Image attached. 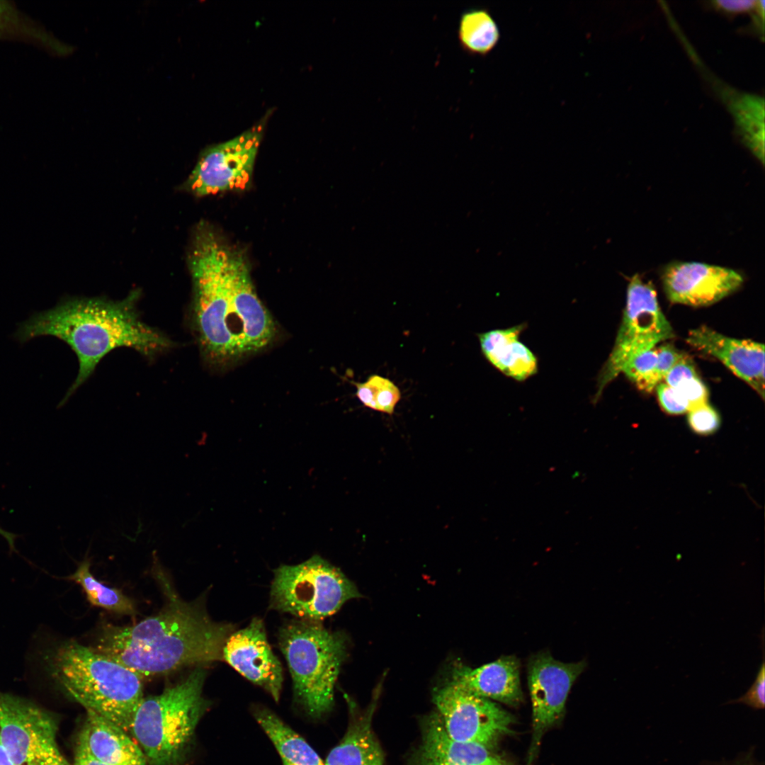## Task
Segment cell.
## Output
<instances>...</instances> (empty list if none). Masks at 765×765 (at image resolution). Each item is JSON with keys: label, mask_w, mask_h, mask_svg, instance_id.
<instances>
[{"label": "cell", "mask_w": 765, "mask_h": 765, "mask_svg": "<svg viewBox=\"0 0 765 765\" xmlns=\"http://www.w3.org/2000/svg\"><path fill=\"white\" fill-rule=\"evenodd\" d=\"M687 413L688 425L697 434L708 436L720 427V416L708 402L692 407Z\"/></svg>", "instance_id": "27"}, {"label": "cell", "mask_w": 765, "mask_h": 765, "mask_svg": "<svg viewBox=\"0 0 765 765\" xmlns=\"http://www.w3.org/2000/svg\"><path fill=\"white\" fill-rule=\"evenodd\" d=\"M139 298L138 290L120 300L69 297L51 309L33 313L18 325L13 336L21 344L54 336L76 356L77 375L58 407L66 403L113 350L129 348L152 359L174 347L166 334L142 319L137 307Z\"/></svg>", "instance_id": "3"}, {"label": "cell", "mask_w": 765, "mask_h": 765, "mask_svg": "<svg viewBox=\"0 0 765 765\" xmlns=\"http://www.w3.org/2000/svg\"><path fill=\"white\" fill-rule=\"evenodd\" d=\"M53 674L67 693L130 734L143 699L142 678L135 672L76 641L63 644L53 660Z\"/></svg>", "instance_id": "4"}, {"label": "cell", "mask_w": 765, "mask_h": 765, "mask_svg": "<svg viewBox=\"0 0 765 765\" xmlns=\"http://www.w3.org/2000/svg\"><path fill=\"white\" fill-rule=\"evenodd\" d=\"M761 1L756 0H717L713 1L719 9L731 13L756 12Z\"/></svg>", "instance_id": "33"}, {"label": "cell", "mask_w": 765, "mask_h": 765, "mask_svg": "<svg viewBox=\"0 0 765 765\" xmlns=\"http://www.w3.org/2000/svg\"><path fill=\"white\" fill-rule=\"evenodd\" d=\"M674 389L689 404L690 409L708 402L707 387L698 375L682 380Z\"/></svg>", "instance_id": "28"}, {"label": "cell", "mask_w": 765, "mask_h": 765, "mask_svg": "<svg viewBox=\"0 0 765 765\" xmlns=\"http://www.w3.org/2000/svg\"><path fill=\"white\" fill-rule=\"evenodd\" d=\"M457 35L459 45L465 52L484 57L497 47L501 33L489 10L473 7L461 13Z\"/></svg>", "instance_id": "21"}, {"label": "cell", "mask_w": 765, "mask_h": 765, "mask_svg": "<svg viewBox=\"0 0 765 765\" xmlns=\"http://www.w3.org/2000/svg\"><path fill=\"white\" fill-rule=\"evenodd\" d=\"M656 364V349L646 350L629 358L622 367L620 373H624L640 390L650 392L657 385Z\"/></svg>", "instance_id": "26"}, {"label": "cell", "mask_w": 765, "mask_h": 765, "mask_svg": "<svg viewBox=\"0 0 765 765\" xmlns=\"http://www.w3.org/2000/svg\"><path fill=\"white\" fill-rule=\"evenodd\" d=\"M656 387L659 403L666 412L671 414H681L688 412L689 404L675 389L665 382H659Z\"/></svg>", "instance_id": "29"}, {"label": "cell", "mask_w": 765, "mask_h": 765, "mask_svg": "<svg viewBox=\"0 0 765 765\" xmlns=\"http://www.w3.org/2000/svg\"><path fill=\"white\" fill-rule=\"evenodd\" d=\"M523 329V324H518L477 335L482 353L487 361L504 375L520 382L538 371L536 356L519 340Z\"/></svg>", "instance_id": "18"}, {"label": "cell", "mask_w": 765, "mask_h": 765, "mask_svg": "<svg viewBox=\"0 0 765 765\" xmlns=\"http://www.w3.org/2000/svg\"><path fill=\"white\" fill-rule=\"evenodd\" d=\"M188 261L189 322L204 361L221 368L270 345L277 327L255 290L244 254L203 225L196 231Z\"/></svg>", "instance_id": "1"}, {"label": "cell", "mask_w": 765, "mask_h": 765, "mask_svg": "<svg viewBox=\"0 0 765 765\" xmlns=\"http://www.w3.org/2000/svg\"><path fill=\"white\" fill-rule=\"evenodd\" d=\"M0 535L3 536L7 541L10 548L12 550H15L14 540L16 536L12 533L8 532L0 527Z\"/></svg>", "instance_id": "35"}, {"label": "cell", "mask_w": 765, "mask_h": 765, "mask_svg": "<svg viewBox=\"0 0 765 765\" xmlns=\"http://www.w3.org/2000/svg\"><path fill=\"white\" fill-rule=\"evenodd\" d=\"M91 559L87 556L79 564L76 570L67 577L80 584L88 601L98 606L117 613L133 616L136 610L133 602L121 590L110 588L97 580L90 571Z\"/></svg>", "instance_id": "24"}, {"label": "cell", "mask_w": 765, "mask_h": 765, "mask_svg": "<svg viewBox=\"0 0 765 765\" xmlns=\"http://www.w3.org/2000/svg\"><path fill=\"white\" fill-rule=\"evenodd\" d=\"M732 703H740L756 709H763L765 704V663H762L758 670L756 679L748 691Z\"/></svg>", "instance_id": "30"}, {"label": "cell", "mask_w": 765, "mask_h": 765, "mask_svg": "<svg viewBox=\"0 0 765 765\" xmlns=\"http://www.w3.org/2000/svg\"><path fill=\"white\" fill-rule=\"evenodd\" d=\"M661 277L670 302L691 307L714 304L743 283V277L733 269L696 261L671 262Z\"/></svg>", "instance_id": "13"}, {"label": "cell", "mask_w": 765, "mask_h": 765, "mask_svg": "<svg viewBox=\"0 0 765 765\" xmlns=\"http://www.w3.org/2000/svg\"><path fill=\"white\" fill-rule=\"evenodd\" d=\"M686 341L691 346L718 358L764 399L763 344L728 337L706 326L691 330Z\"/></svg>", "instance_id": "15"}, {"label": "cell", "mask_w": 765, "mask_h": 765, "mask_svg": "<svg viewBox=\"0 0 765 765\" xmlns=\"http://www.w3.org/2000/svg\"><path fill=\"white\" fill-rule=\"evenodd\" d=\"M222 659L276 702L279 701L283 668L269 645L261 619L254 618L245 628L234 630L225 642Z\"/></svg>", "instance_id": "14"}, {"label": "cell", "mask_w": 765, "mask_h": 765, "mask_svg": "<svg viewBox=\"0 0 765 765\" xmlns=\"http://www.w3.org/2000/svg\"><path fill=\"white\" fill-rule=\"evenodd\" d=\"M254 715L278 751L283 765H325L318 754L274 713L255 708Z\"/></svg>", "instance_id": "20"}, {"label": "cell", "mask_w": 765, "mask_h": 765, "mask_svg": "<svg viewBox=\"0 0 765 765\" xmlns=\"http://www.w3.org/2000/svg\"><path fill=\"white\" fill-rule=\"evenodd\" d=\"M0 765H15L10 756L0 743Z\"/></svg>", "instance_id": "36"}, {"label": "cell", "mask_w": 765, "mask_h": 765, "mask_svg": "<svg viewBox=\"0 0 765 765\" xmlns=\"http://www.w3.org/2000/svg\"><path fill=\"white\" fill-rule=\"evenodd\" d=\"M656 352L655 379L658 385L664 380L669 370L681 358L682 353L670 344L659 346L656 349Z\"/></svg>", "instance_id": "31"}, {"label": "cell", "mask_w": 765, "mask_h": 765, "mask_svg": "<svg viewBox=\"0 0 765 765\" xmlns=\"http://www.w3.org/2000/svg\"><path fill=\"white\" fill-rule=\"evenodd\" d=\"M76 753L106 765H147L146 756L129 733L103 717L86 710Z\"/></svg>", "instance_id": "16"}, {"label": "cell", "mask_w": 765, "mask_h": 765, "mask_svg": "<svg viewBox=\"0 0 765 765\" xmlns=\"http://www.w3.org/2000/svg\"><path fill=\"white\" fill-rule=\"evenodd\" d=\"M434 701L445 732L453 740L492 749L511 732L513 718L492 701L450 682L434 692Z\"/></svg>", "instance_id": "10"}, {"label": "cell", "mask_w": 765, "mask_h": 765, "mask_svg": "<svg viewBox=\"0 0 765 765\" xmlns=\"http://www.w3.org/2000/svg\"><path fill=\"white\" fill-rule=\"evenodd\" d=\"M153 555L165 605L157 615L135 625H106L92 648L142 679L222 659L223 646L234 626L214 622L198 601L182 600Z\"/></svg>", "instance_id": "2"}, {"label": "cell", "mask_w": 765, "mask_h": 765, "mask_svg": "<svg viewBox=\"0 0 765 765\" xmlns=\"http://www.w3.org/2000/svg\"><path fill=\"white\" fill-rule=\"evenodd\" d=\"M278 640L296 703L311 718H321L334 705L335 684L346 654L345 636L303 620L283 625Z\"/></svg>", "instance_id": "6"}, {"label": "cell", "mask_w": 765, "mask_h": 765, "mask_svg": "<svg viewBox=\"0 0 765 765\" xmlns=\"http://www.w3.org/2000/svg\"><path fill=\"white\" fill-rule=\"evenodd\" d=\"M261 140V130H249L207 149L187 181V188L198 196L249 186Z\"/></svg>", "instance_id": "12"}, {"label": "cell", "mask_w": 765, "mask_h": 765, "mask_svg": "<svg viewBox=\"0 0 765 765\" xmlns=\"http://www.w3.org/2000/svg\"><path fill=\"white\" fill-rule=\"evenodd\" d=\"M54 716L35 703L0 691V743L15 765H70L57 741Z\"/></svg>", "instance_id": "9"}, {"label": "cell", "mask_w": 765, "mask_h": 765, "mask_svg": "<svg viewBox=\"0 0 765 765\" xmlns=\"http://www.w3.org/2000/svg\"><path fill=\"white\" fill-rule=\"evenodd\" d=\"M674 336L652 283L643 280L638 274L632 276L622 322L611 353L599 375L595 397L599 398L606 386L620 373L629 358Z\"/></svg>", "instance_id": "8"}, {"label": "cell", "mask_w": 765, "mask_h": 765, "mask_svg": "<svg viewBox=\"0 0 765 765\" xmlns=\"http://www.w3.org/2000/svg\"><path fill=\"white\" fill-rule=\"evenodd\" d=\"M450 682L474 695L509 706L518 705L523 698L519 662L514 656H502L475 669L458 667Z\"/></svg>", "instance_id": "17"}, {"label": "cell", "mask_w": 765, "mask_h": 765, "mask_svg": "<svg viewBox=\"0 0 765 765\" xmlns=\"http://www.w3.org/2000/svg\"><path fill=\"white\" fill-rule=\"evenodd\" d=\"M373 713L352 715L345 735L327 755L325 765H385L380 746L372 730Z\"/></svg>", "instance_id": "19"}, {"label": "cell", "mask_w": 765, "mask_h": 765, "mask_svg": "<svg viewBox=\"0 0 765 765\" xmlns=\"http://www.w3.org/2000/svg\"><path fill=\"white\" fill-rule=\"evenodd\" d=\"M0 38L26 40L56 54L68 47L8 1L0 0Z\"/></svg>", "instance_id": "22"}, {"label": "cell", "mask_w": 765, "mask_h": 765, "mask_svg": "<svg viewBox=\"0 0 765 765\" xmlns=\"http://www.w3.org/2000/svg\"><path fill=\"white\" fill-rule=\"evenodd\" d=\"M580 661L564 663L548 652L533 655L528 663V682L532 704V735L526 765H532L545 732L563 715L570 691L585 667Z\"/></svg>", "instance_id": "11"}, {"label": "cell", "mask_w": 765, "mask_h": 765, "mask_svg": "<svg viewBox=\"0 0 765 765\" xmlns=\"http://www.w3.org/2000/svg\"><path fill=\"white\" fill-rule=\"evenodd\" d=\"M359 596L343 572L315 555L300 564L275 570L270 601L276 610L317 622Z\"/></svg>", "instance_id": "7"}, {"label": "cell", "mask_w": 765, "mask_h": 765, "mask_svg": "<svg viewBox=\"0 0 765 765\" xmlns=\"http://www.w3.org/2000/svg\"><path fill=\"white\" fill-rule=\"evenodd\" d=\"M356 395L362 404L371 409L392 414L401 399L399 387L390 379L372 375L363 382L355 383Z\"/></svg>", "instance_id": "25"}, {"label": "cell", "mask_w": 765, "mask_h": 765, "mask_svg": "<svg viewBox=\"0 0 765 765\" xmlns=\"http://www.w3.org/2000/svg\"><path fill=\"white\" fill-rule=\"evenodd\" d=\"M698 375L691 359L685 354L681 355L678 361L665 375V383L675 388L682 380Z\"/></svg>", "instance_id": "32"}, {"label": "cell", "mask_w": 765, "mask_h": 765, "mask_svg": "<svg viewBox=\"0 0 765 765\" xmlns=\"http://www.w3.org/2000/svg\"><path fill=\"white\" fill-rule=\"evenodd\" d=\"M73 765H106L102 764L93 758L79 753L75 754L74 761Z\"/></svg>", "instance_id": "34"}, {"label": "cell", "mask_w": 765, "mask_h": 765, "mask_svg": "<svg viewBox=\"0 0 765 765\" xmlns=\"http://www.w3.org/2000/svg\"><path fill=\"white\" fill-rule=\"evenodd\" d=\"M205 677V670L198 666L182 681L140 702L130 734L149 765H179L184 759L209 706L203 696Z\"/></svg>", "instance_id": "5"}, {"label": "cell", "mask_w": 765, "mask_h": 765, "mask_svg": "<svg viewBox=\"0 0 765 765\" xmlns=\"http://www.w3.org/2000/svg\"><path fill=\"white\" fill-rule=\"evenodd\" d=\"M729 102L743 142L764 164V99L754 95L734 93L730 94Z\"/></svg>", "instance_id": "23"}]
</instances>
